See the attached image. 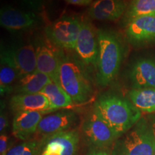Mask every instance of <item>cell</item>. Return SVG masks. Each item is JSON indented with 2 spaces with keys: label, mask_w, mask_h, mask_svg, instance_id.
Returning a JSON list of instances; mask_svg holds the SVG:
<instances>
[{
  "label": "cell",
  "mask_w": 155,
  "mask_h": 155,
  "mask_svg": "<svg viewBox=\"0 0 155 155\" xmlns=\"http://www.w3.org/2000/svg\"><path fill=\"white\" fill-rule=\"evenodd\" d=\"M87 65L76 55L61 49L58 83L72 98L74 104L88 102L94 96V84Z\"/></svg>",
  "instance_id": "6da1fadb"
},
{
  "label": "cell",
  "mask_w": 155,
  "mask_h": 155,
  "mask_svg": "<svg viewBox=\"0 0 155 155\" xmlns=\"http://www.w3.org/2000/svg\"><path fill=\"white\" fill-rule=\"evenodd\" d=\"M78 121L77 114L70 110H64L43 116L38 125L37 134L43 138L72 129Z\"/></svg>",
  "instance_id": "8fae6325"
},
{
  "label": "cell",
  "mask_w": 155,
  "mask_h": 155,
  "mask_svg": "<svg viewBox=\"0 0 155 155\" xmlns=\"http://www.w3.org/2000/svg\"><path fill=\"white\" fill-rule=\"evenodd\" d=\"M43 114L40 111H19L15 114L12 121V134L22 141L30 140L38 131Z\"/></svg>",
  "instance_id": "2e32d148"
},
{
  "label": "cell",
  "mask_w": 155,
  "mask_h": 155,
  "mask_svg": "<svg viewBox=\"0 0 155 155\" xmlns=\"http://www.w3.org/2000/svg\"><path fill=\"white\" fill-rule=\"evenodd\" d=\"M37 58V70L45 73L58 83V72L61 49L55 46L45 35L37 38L34 42Z\"/></svg>",
  "instance_id": "52a82bcc"
},
{
  "label": "cell",
  "mask_w": 155,
  "mask_h": 155,
  "mask_svg": "<svg viewBox=\"0 0 155 155\" xmlns=\"http://www.w3.org/2000/svg\"><path fill=\"white\" fill-rule=\"evenodd\" d=\"M155 15V0H132L122 17V22L127 25L134 19Z\"/></svg>",
  "instance_id": "44dd1931"
},
{
  "label": "cell",
  "mask_w": 155,
  "mask_h": 155,
  "mask_svg": "<svg viewBox=\"0 0 155 155\" xmlns=\"http://www.w3.org/2000/svg\"><path fill=\"white\" fill-rule=\"evenodd\" d=\"M94 108L118 138L130 130L141 118V111L130 101L113 93L100 95L95 101Z\"/></svg>",
  "instance_id": "7a4b0ae2"
},
{
  "label": "cell",
  "mask_w": 155,
  "mask_h": 155,
  "mask_svg": "<svg viewBox=\"0 0 155 155\" xmlns=\"http://www.w3.org/2000/svg\"><path fill=\"white\" fill-rule=\"evenodd\" d=\"M86 155H111L108 151L101 149H92L87 153Z\"/></svg>",
  "instance_id": "83f0119b"
},
{
  "label": "cell",
  "mask_w": 155,
  "mask_h": 155,
  "mask_svg": "<svg viewBox=\"0 0 155 155\" xmlns=\"http://www.w3.org/2000/svg\"><path fill=\"white\" fill-rule=\"evenodd\" d=\"M111 155H154L150 122L144 118L119 137L111 147Z\"/></svg>",
  "instance_id": "277c9868"
},
{
  "label": "cell",
  "mask_w": 155,
  "mask_h": 155,
  "mask_svg": "<svg viewBox=\"0 0 155 155\" xmlns=\"http://www.w3.org/2000/svg\"><path fill=\"white\" fill-rule=\"evenodd\" d=\"M1 50L10 58L18 71L19 78L37 71V58L34 44L19 43L9 46L2 45Z\"/></svg>",
  "instance_id": "9c48e42d"
},
{
  "label": "cell",
  "mask_w": 155,
  "mask_h": 155,
  "mask_svg": "<svg viewBox=\"0 0 155 155\" xmlns=\"http://www.w3.org/2000/svg\"><path fill=\"white\" fill-rule=\"evenodd\" d=\"M74 50L85 65L96 68L98 55V30L88 20H82Z\"/></svg>",
  "instance_id": "ba28073f"
},
{
  "label": "cell",
  "mask_w": 155,
  "mask_h": 155,
  "mask_svg": "<svg viewBox=\"0 0 155 155\" xmlns=\"http://www.w3.org/2000/svg\"><path fill=\"white\" fill-rule=\"evenodd\" d=\"M0 92L1 96L14 91L13 84L19 79V73L9 55L1 50L0 56Z\"/></svg>",
  "instance_id": "ac0fdd59"
},
{
  "label": "cell",
  "mask_w": 155,
  "mask_h": 155,
  "mask_svg": "<svg viewBox=\"0 0 155 155\" xmlns=\"http://www.w3.org/2000/svg\"><path fill=\"white\" fill-rule=\"evenodd\" d=\"M8 139L9 137L5 134H1L0 137V154L5 155L7 151L8 147Z\"/></svg>",
  "instance_id": "d4e9b609"
},
{
  "label": "cell",
  "mask_w": 155,
  "mask_h": 155,
  "mask_svg": "<svg viewBox=\"0 0 155 155\" xmlns=\"http://www.w3.org/2000/svg\"><path fill=\"white\" fill-rule=\"evenodd\" d=\"M80 136L81 134L77 129H71L44 139L58 143L63 149V155H75L80 141Z\"/></svg>",
  "instance_id": "7402d4cb"
},
{
  "label": "cell",
  "mask_w": 155,
  "mask_h": 155,
  "mask_svg": "<svg viewBox=\"0 0 155 155\" xmlns=\"http://www.w3.org/2000/svg\"><path fill=\"white\" fill-rule=\"evenodd\" d=\"M128 97L141 112H155V88H132L129 91Z\"/></svg>",
  "instance_id": "d6986e66"
},
{
  "label": "cell",
  "mask_w": 155,
  "mask_h": 155,
  "mask_svg": "<svg viewBox=\"0 0 155 155\" xmlns=\"http://www.w3.org/2000/svg\"><path fill=\"white\" fill-rule=\"evenodd\" d=\"M9 106L15 114L19 111H40L43 114H48L57 111L45 95L15 94L9 101Z\"/></svg>",
  "instance_id": "5bb4252c"
},
{
  "label": "cell",
  "mask_w": 155,
  "mask_h": 155,
  "mask_svg": "<svg viewBox=\"0 0 155 155\" xmlns=\"http://www.w3.org/2000/svg\"><path fill=\"white\" fill-rule=\"evenodd\" d=\"M126 36L134 45H142L155 40V15L134 19L126 25Z\"/></svg>",
  "instance_id": "4fadbf2b"
},
{
  "label": "cell",
  "mask_w": 155,
  "mask_h": 155,
  "mask_svg": "<svg viewBox=\"0 0 155 155\" xmlns=\"http://www.w3.org/2000/svg\"><path fill=\"white\" fill-rule=\"evenodd\" d=\"M45 0H22V4L28 11L37 13L43 7Z\"/></svg>",
  "instance_id": "cb8c5ba5"
},
{
  "label": "cell",
  "mask_w": 155,
  "mask_h": 155,
  "mask_svg": "<svg viewBox=\"0 0 155 155\" xmlns=\"http://www.w3.org/2000/svg\"><path fill=\"white\" fill-rule=\"evenodd\" d=\"M128 5L126 0H96L89 7L88 15L94 20L114 21L124 16Z\"/></svg>",
  "instance_id": "9a60e30c"
},
{
  "label": "cell",
  "mask_w": 155,
  "mask_h": 155,
  "mask_svg": "<svg viewBox=\"0 0 155 155\" xmlns=\"http://www.w3.org/2000/svg\"><path fill=\"white\" fill-rule=\"evenodd\" d=\"M127 74L132 88H155V61L152 58L136 60Z\"/></svg>",
  "instance_id": "7c38bea8"
},
{
  "label": "cell",
  "mask_w": 155,
  "mask_h": 155,
  "mask_svg": "<svg viewBox=\"0 0 155 155\" xmlns=\"http://www.w3.org/2000/svg\"><path fill=\"white\" fill-rule=\"evenodd\" d=\"M7 127H8L7 116L5 112L1 111V116H0V131H1V134H2L3 131L7 129Z\"/></svg>",
  "instance_id": "4316f807"
},
{
  "label": "cell",
  "mask_w": 155,
  "mask_h": 155,
  "mask_svg": "<svg viewBox=\"0 0 155 155\" xmlns=\"http://www.w3.org/2000/svg\"><path fill=\"white\" fill-rule=\"evenodd\" d=\"M98 41L96 81L98 86L106 87L113 82L119 73L124 48L119 35L109 30H98Z\"/></svg>",
  "instance_id": "3957f363"
},
{
  "label": "cell",
  "mask_w": 155,
  "mask_h": 155,
  "mask_svg": "<svg viewBox=\"0 0 155 155\" xmlns=\"http://www.w3.org/2000/svg\"><path fill=\"white\" fill-rule=\"evenodd\" d=\"M83 19L74 15H63L45 28L50 41L63 50H74Z\"/></svg>",
  "instance_id": "8992f818"
},
{
  "label": "cell",
  "mask_w": 155,
  "mask_h": 155,
  "mask_svg": "<svg viewBox=\"0 0 155 155\" xmlns=\"http://www.w3.org/2000/svg\"><path fill=\"white\" fill-rule=\"evenodd\" d=\"M40 94L47 97L50 104L56 110L70 108L73 106L72 98L57 82L52 81L42 89Z\"/></svg>",
  "instance_id": "ffe728a7"
},
{
  "label": "cell",
  "mask_w": 155,
  "mask_h": 155,
  "mask_svg": "<svg viewBox=\"0 0 155 155\" xmlns=\"http://www.w3.org/2000/svg\"><path fill=\"white\" fill-rule=\"evenodd\" d=\"M150 122L151 129H152V136H153V141H154V155H155V116H152L150 117Z\"/></svg>",
  "instance_id": "f1b7e54d"
},
{
  "label": "cell",
  "mask_w": 155,
  "mask_h": 155,
  "mask_svg": "<svg viewBox=\"0 0 155 155\" xmlns=\"http://www.w3.org/2000/svg\"><path fill=\"white\" fill-rule=\"evenodd\" d=\"M36 13L25 11L11 6H5L0 10L1 27L12 32L30 30L38 24Z\"/></svg>",
  "instance_id": "30bf717a"
},
{
  "label": "cell",
  "mask_w": 155,
  "mask_h": 155,
  "mask_svg": "<svg viewBox=\"0 0 155 155\" xmlns=\"http://www.w3.org/2000/svg\"><path fill=\"white\" fill-rule=\"evenodd\" d=\"M50 81L52 79L49 75L37 70L34 73L19 78L14 91L17 94H39Z\"/></svg>",
  "instance_id": "e0dca14e"
},
{
  "label": "cell",
  "mask_w": 155,
  "mask_h": 155,
  "mask_svg": "<svg viewBox=\"0 0 155 155\" xmlns=\"http://www.w3.org/2000/svg\"><path fill=\"white\" fill-rule=\"evenodd\" d=\"M67 3L73 5L81 6V7H86V6L91 5L94 2L93 0H64Z\"/></svg>",
  "instance_id": "484cf974"
},
{
  "label": "cell",
  "mask_w": 155,
  "mask_h": 155,
  "mask_svg": "<svg viewBox=\"0 0 155 155\" xmlns=\"http://www.w3.org/2000/svg\"><path fill=\"white\" fill-rule=\"evenodd\" d=\"M81 134L91 149L105 150L112 147L118 137L95 108L88 112L81 127Z\"/></svg>",
  "instance_id": "5b68a950"
},
{
  "label": "cell",
  "mask_w": 155,
  "mask_h": 155,
  "mask_svg": "<svg viewBox=\"0 0 155 155\" xmlns=\"http://www.w3.org/2000/svg\"><path fill=\"white\" fill-rule=\"evenodd\" d=\"M44 145L43 139H30L12 147L5 155H39Z\"/></svg>",
  "instance_id": "603a6c76"
}]
</instances>
